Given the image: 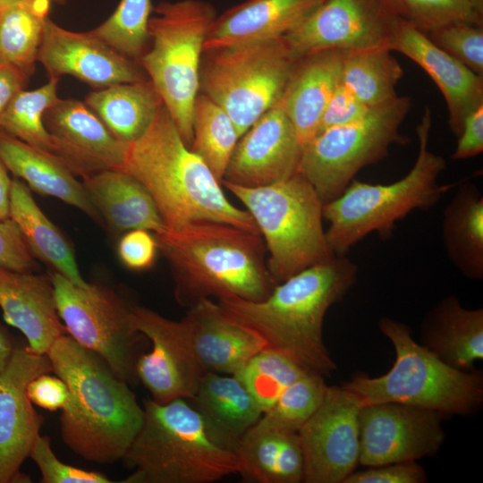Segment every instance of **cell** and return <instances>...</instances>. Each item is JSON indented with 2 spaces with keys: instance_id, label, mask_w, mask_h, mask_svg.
<instances>
[{
  "instance_id": "29",
  "label": "cell",
  "mask_w": 483,
  "mask_h": 483,
  "mask_svg": "<svg viewBox=\"0 0 483 483\" xmlns=\"http://www.w3.org/2000/svg\"><path fill=\"white\" fill-rule=\"evenodd\" d=\"M238 454L244 479L258 483H300L304 457L298 432L255 424L240 439Z\"/></svg>"
},
{
  "instance_id": "55",
  "label": "cell",
  "mask_w": 483,
  "mask_h": 483,
  "mask_svg": "<svg viewBox=\"0 0 483 483\" xmlns=\"http://www.w3.org/2000/svg\"><path fill=\"white\" fill-rule=\"evenodd\" d=\"M51 3H55V4H66L69 0H49Z\"/></svg>"
},
{
  "instance_id": "9",
  "label": "cell",
  "mask_w": 483,
  "mask_h": 483,
  "mask_svg": "<svg viewBox=\"0 0 483 483\" xmlns=\"http://www.w3.org/2000/svg\"><path fill=\"white\" fill-rule=\"evenodd\" d=\"M154 10L148 21L150 47L137 63L191 148L201 56L216 12L202 0L163 1Z\"/></svg>"
},
{
  "instance_id": "32",
  "label": "cell",
  "mask_w": 483,
  "mask_h": 483,
  "mask_svg": "<svg viewBox=\"0 0 483 483\" xmlns=\"http://www.w3.org/2000/svg\"><path fill=\"white\" fill-rule=\"evenodd\" d=\"M84 103L118 140L131 143L148 128L163 101L149 80L97 89Z\"/></svg>"
},
{
  "instance_id": "19",
  "label": "cell",
  "mask_w": 483,
  "mask_h": 483,
  "mask_svg": "<svg viewBox=\"0 0 483 483\" xmlns=\"http://www.w3.org/2000/svg\"><path fill=\"white\" fill-rule=\"evenodd\" d=\"M53 154L83 179L122 170L129 143L116 139L84 102L58 99L44 114Z\"/></svg>"
},
{
  "instance_id": "10",
  "label": "cell",
  "mask_w": 483,
  "mask_h": 483,
  "mask_svg": "<svg viewBox=\"0 0 483 483\" xmlns=\"http://www.w3.org/2000/svg\"><path fill=\"white\" fill-rule=\"evenodd\" d=\"M203 55L199 90L227 113L240 137L278 103L297 61L283 38L233 45Z\"/></svg>"
},
{
  "instance_id": "34",
  "label": "cell",
  "mask_w": 483,
  "mask_h": 483,
  "mask_svg": "<svg viewBox=\"0 0 483 483\" xmlns=\"http://www.w3.org/2000/svg\"><path fill=\"white\" fill-rule=\"evenodd\" d=\"M49 0H22L0 8V62L27 76L35 70Z\"/></svg>"
},
{
  "instance_id": "52",
  "label": "cell",
  "mask_w": 483,
  "mask_h": 483,
  "mask_svg": "<svg viewBox=\"0 0 483 483\" xmlns=\"http://www.w3.org/2000/svg\"><path fill=\"white\" fill-rule=\"evenodd\" d=\"M14 349L10 335L0 324V373L8 364Z\"/></svg>"
},
{
  "instance_id": "53",
  "label": "cell",
  "mask_w": 483,
  "mask_h": 483,
  "mask_svg": "<svg viewBox=\"0 0 483 483\" xmlns=\"http://www.w3.org/2000/svg\"><path fill=\"white\" fill-rule=\"evenodd\" d=\"M475 12L483 17V0H469Z\"/></svg>"
},
{
  "instance_id": "18",
  "label": "cell",
  "mask_w": 483,
  "mask_h": 483,
  "mask_svg": "<svg viewBox=\"0 0 483 483\" xmlns=\"http://www.w3.org/2000/svg\"><path fill=\"white\" fill-rule=\"evenodd\" d=\"M302 148L276 104L239 138L222 182L260 187L288 179L299 173Z\"/></svg>"
},
{
  "instance_id": "54",
  "label": "cell",
  "mask_w": 483,
  "mask_h": 483,
  "mask_svg": "<svg viewBox=\"0 0 483 483\" xmlns=\"http://www.w3.org/2000/svg\"><path fill=\"white\" fill-rule=\"evenodd\" d=\"M22 0H0V8Z\"/></svg>"
},
{
  "instance_id": "41",
  "label": "cell",
  "mask_w": 483,
  "mask_h": 483,
  "mask_svg": "<svg viewBox=\"0 0 483 483\" xmlns=\"http://www.w3.org/2000/svg\"><path fill=\"white\" fill-rule=\"evenodd\" d=\"M425 33L437 47L483 76V24L457 21Z\"/></svg>"
},
{
  "instance_id": "25",
  "label": "cell",
  "mask_w": 483,
  "mask_h": 483,
  "mask_svg": "<svg viewBox=\"0 0 483 483\" xmlns=\"http://www.w3.org/2000/svg\"><path fill=\"white\" fill-rule=\"evenodd\" d=\"M325 0H247L215 19L204 52L283 38L304 22Z\"/></svg>"
},
{
  "instance_id": "35",
  "label": "cell",
  "mask_w": 483,
  "mask_h": 483,
  "mask_svg": "<svg viewBox=\"0 0 483 483\" xmlns=\"http://www.w3.org/2000/svg\"><path fill=\"white\" fill-rule=\"evenodd\" d=\"M386 47L344 51L342 83L369 107L394 98L403 70Z\"/></svg>"
},
{
  "instance_id": "21",
  "label": "cell",
  "mask_w": 483,
  "mask_h": 483,
  "mask_svg": "<svg viewBox=\"0 0 483 483\" xmlns=\"http://www.w3.org/2000/svg\"><path fill=\"white\" fill-rule=\"evenodd\" d=\"M419 64L441 91L448 109V125L459 136L465 119L483 106V76L437 47L408 19H402L389 44Z\"/></svg>"
},
{
  "instance_id": "8",
  "label": "cell",
  "mask_w": 483,
  "mask_h": 483,
  "mask_svg": "<svg viewBox=\"0 0 483 483\" xmlns=\"http://www.w3.org/2000/svg\"><path fill=\"white\" fill-rule=\"evenodd\" d=\"M252 216L268 251L276 284L335 255L323 228L324 203L300 174L260 187L222 182Z\"/></svg>"
},
{
  "instance_id": "44",
  "label": "cell",
  "mask_w": 483,
  "mask_h": 483,
  "mask_svg": "<svg viewBox=\"0 0 483 483\" xmlns=\"http://www.w3.org/2000/svg\"><path fill=\"white\" fill-rule=\"evenodd\" d=\"M0 266L16 271L31 272L37 263L16 223L0 220Z\"/></svg>"
},
{
  "instance_id": "12",
  "label": "cell",
  "mask_w": 483,
  "mask_h": 483,
  "mask_svg": "<svg viewBox=\"0 0 483 483\" xmlns=\"http://www.w3.org/2000/svg\"><path fill=\"white\" fill-rule=\"evenodd\" d=\"M58 316L67 334L103 359L114 374L131 385L141 334L131 324V308L114 290L101 284L79 286L63 275H50Z\"/></svg>"
},
{
  "instance_id": "48",
  "label": "cell",
  "mask_w": 483,
  "mask_h": 483,
  "mask_svg": "<svg viewBox=\"0 0 483 483\" xmlns=\"http://www.w3.org/2000/svg\"><path fill=\"white\" fill-rule=\"evenodd\" d=\"M27 394L32 403L48 411L64 410L72 400V394L65 382L58 376L44 373L27 386Z\"/></svg>"
},
{
  "instance_id": "36",
  "label": "cell",
  "mask_w": 483,
  "mask_h": 483,
  "mask_svg": "<svg viewBox=\"0 0 483 483\" xmlns=\"http://www.w3.org/2000/svg\"><path fill=\"white\" fill-rule=\"evenodd\" d=\"M192 132L191 150L222 182L240 136L227 113L201 92L194 102Z\"/></svg>"
},
{
  "instance_id": "40",
  "label": "cell",
  "mask_w": 483,
  "mask_h": 483,
  "mask_svg": "<svg viewBox=\"0 0 483 483\" xmlns=\"http://www.w3.org/2000/svg\"><path fill=\"white\" fill-rule=\"evenodd\" d=\"M327 386L322 375L304 372L284 390L275 404L262 414L256 424L298 432L321 403Z\"/></svg>"
},
{
  "instance_id": "24",
  "label": "cell",
  "mask_w": 483,
  "mask_h": 483,
  "mask_svg": "<svg viewBox=\"0 0 483 483\" xmlns=\"http://www.w3.org/2000/svg\"><path fill=\"white\" fill-rule=\"evenodd\" d=\"M344 51L326 49L297 59L278 101L302 147L318 132L323 113L342 80Z\"/></svg>"
},
{
  "instance_id": "20",
  "label": "cell",
  "mask_w": 483,
  "mask_h": 483,
  "mask_svg": "<svg viewBox=\"0 0 483 483\" xmlns=\"http://www.w3.org/2000/svg\"><path fill=\"white\" fill-rule=\"evenodd\" d=\"M38 61L49 78L71 75L97 89L148 80L137 62L118 53L89 31L68 30L49 18Z\"/></svg>"
},
{
  "instance_id": "13",
  "label": "cell",
  "mask_w": 483,
  "mask_h": 483,
  "mask_svg": "<svg viewBox=\"0 0 483 483\" xmlns=\"http://www.w3.org/2000/svg\"><path fill=\"white\" fill-rule=\"evenodd\" d=\"M404 18L402 0H325L283 38L295 59L326 49H389Z\"/></svg>"
},
{
  "instance_id": "17",
  "label": "cell",
  "mask_w": 483,
  "mask_h": 483,
  "mask_svg": "<svg viewBox=\"0 0 483 483\" xmlns=\"http://www.w3.org/2000/svg\"><path fill=\"white\" fill-rule=\"evenodd\" d=\"M50 372L47 353L25 346L14 349L0 373V483L30 482L21 466L40 435L43 418L34 409L27 386L38 376Z\"/></svg>"
},
{
  "instance_id": "27",
  "label": "cell",
  "mask_w": 483,
  "mask_h": 483,
  "mask_svg": "<svg viewBox=\"0 0 483 483\" xmlns=\"http://www.w3.org/2000/svg\"><path fill=\"white\" fill-rule=\"evenodd\" d=\"M0 158L16 178L30 190L77 208L92 219H102L82 182L55 155L29 145L0 129Z\"/></svg>"
},
{
  "instance_id": "26",
  "label": "cell",
  "mask_w": 483,
  "mask_h": 483,
  "mask_svg": "<svg viewBox=\"0 0 483 483\" xmlns=\"http://www.w3.org/2000/svg\"><path fill=\"white\" fill-rule=\"evenodd\" d=\"M419 344L455 369H474L483 359V309H467L454 295L445 297L423 318Z\"/></svg>"
},
{
  "instance_id": "42",
  "label": "cell",
  "mask_w": 483,
  "mask_h": 483,
  "mask_svg": "<svg viewBox=\"0 0 483 483\" xmlns=\"http://www.w3.org/2000/svg\"><path fill=\"white\" fill-rule=\"evenodd\" d=\"M407 19L428 32L444 24L465 21L483 24L469 0H402Z\"/></svg>"
},
{
  "instance_id": "15",
  "label": "cell",
  "mask_w": 483,
  "mask_h": 483,
  "mask_svg": "<svg viewBox=\"0 0 483 483\" xmlns=\"http://www.w3.org/2000/svg\"><path fill=\"white\" fill-rule=\"evenodd\" d=\"M438 411L397 402L362 404L359 463L373 467L435 454L445 442Z\"/></svg>"
},
{
  "instance_id": "6",
  "label": "cell",
  "mask_w": 483,
  "mask_h": 483,
  "mask_svg": "<svg viewBox=\"0 0 483 483\" xmlns=\"http://www.w3.org/2000/svg\"><path fill=\"white\" fill-rule=\"evenodd\" d=\"M431 127V110L426 107L416 129L417 158L402 179L387 184L353 179L337 198L324 204L323 217L329 223L326 235L335 255H345L373 232L387 237L396 222L413 210L432 208L454 186L437 182L446 163L429 149Z\"/></svg>"
},
{
  "instance_id": "5",
  "label": "cell",
  "mask_w": 483,
  "mask_h": 483,
  "mask_svg": "<svg viewBox=\"0 0 483 483\" xmlns=\"http://www.w3.org/2000/svg\"><path fill=\"white\" fill-rule=\"evenodd\" d=\"M141 427L122 461L124 483H209L240 474L238 444L178 398L143 401Z\"/></svg>"
},
{
  "instance_id": "14",
  "label": "cell",
  "mask_w": 483,
  "mask_h": 483,
  "mask_svg": "<svg viewBox=\"0 0 483 483\" xmlns=\"http://www.w3.org/2000/svg\"><path fill=\"white\" fill-rule=\"evenodd\" d=\"M362 403L343 386H327L323 400L298 431L306 483H343L360 457Z\"/></svg>"
},
{
  "instance_id": "38",
  "label": "cell",
  "mask_w": 483,
  "mask_h": 483,
  "mask_svg": "<svg viewBox=\"0 0 483 483\" xmlns=\"http://www.w3.org/2000/svg\"><path fill=\"white\" fill-rule=\"evenodd\" d=\"M306 371L281 353L264 348L233 375L264 413L275 404L284 390Z\"/></svg>"
},
{
  "instance_id": "46",
  "label": "cell",
  "mask_w": 483,
  "mask_h": 483,
  "mask_svg": "<svg viewBox=\"0 0 483 483\" xmlns=\"http://www.w3.org/2000/svg\"><path fill=\"white\" fill-rule=\"evenodd\" d=\"M426 472L416 461L387 463L353 471L343 483H422Z\"/></svg>"
},
{
  "instance_id": "33",
  "label": "cell",
  "mask_w": 483,
  "mask_h": 483,
  "mask_svg": "<svg viewBox=\"0 0 483 483\" xmlns=\"http://www.w3.org/2000/svg\"><path fill=\"white\" fill-rule=\"evenodd\" d=\"M191 400L216 430L237 443L263 414L234 375L205 372Z\"/></svg>"
},
{
  "instance_id": "28",
  "label": "cell",
  "mask_w": 483,
  "mask_h": 483,
  "mask_svg": "<svg viewBox=\"0 0 483 483\" xmlns=\"http://www.w3.org/2000/svg\"><path fill=\"white\" fill-rule=\"evenodd\" d=\"M102 222L116 233L145 229L163 233L166 226L146 188L121 170H106L82 182Z\"/></svg>"
},
{
  "instance_id": "51",
  "label": "cell",
  "mask_w": 483,
  "mask_h": 483,
  "mask_svg": "<svg viewBox=\"0 0 483 483\" xmlns=\"http://www.w3.org/2000/svg\"><path fill=\"white\" fill-rule=\"evenodd\" d=\"M12 180L8 169L0 158V220L10 218V192Z\"/></svg>"
},
{
  "instance_id": "2",
  "label": "cell",
  "mask_w": 483,
  "mask_h": 483,
  "mask_svg": "<svg viewBox=\"0 0 483 483\" xmlns=\"http://www.w3.org/2000/svg\"><path fill=\"white\" fill-rule=\"evenodd\" d=\"M47 355L52 372L72 394L60 417L64 443L89 462L110 464L122 460L144 416L129 384L68 334L59 336Z\"/></svg>"
},
{
  "instance_id": "30",
  "label": "cell",
  "mask_w": 483,
  "mask_h": 483,
  "mask_svg": "<svg viewBox=\"0 0 483 483\" xmlns=\"http://www.w3.org/2000/svg\"><path fill=\"white\" fill-rule=\"evenodd\" d=\"M442 242L451 263L467 279L483 278V195L462 183L443 211Z\"/></svg>"
},
{
  "instance_id": "16",
  "label": "cell",
  "mask_w": 483,
  "mask_h": 483,
  "mask_svg": "<svg viewBox=\"0 0 483 483\" xmlns=\"http://www.w3.org/2000/svg\"><path fill=\"white\" fill-rule=\"evenodd\" d=\"M131 324L146 336L152 349L139 356L136 376L155 402L191 400L205 373L200 367L181 320L166 318L142 306H131Z\"/></svg>"
},
{
  "instance_id": "7",
  "label": "cell",
  "mask_w": 483,
  "mask_h": 483,
  "mask_svg": "<svg viewBox=\"0 0 483 483\" xmlns=\"http://www.w3.org/2000/svg\"><path fill=\"white\" fill-rule=\"evenodd\" d=\"M381 333L395 352L392 368L384 375H357L343 384L362 404L397 402L438 411L469 416L483 403V375L475 369H455L432 354L411 335L406 324L384 317Z\"/></svg>"
},
{
  "instance_id": "22",
  "label": "cell",
  "mask_w": 483,
  "mask_h": 483,
  "mask_svg": "<svg viewBox=\"0 0 483 483\" xmlns=\"http://www.w3.org/2000/svg\"><path fill=\"white\" fill-rule=\"evenodd\" d=\"M181 322L204 372L233 375L267 348L258 333L237 321L210 298L189 307Z\"/></svg>"
},
{
  "instance_id": "49",
  "label": "cell",
  "mask_w": 483,
  "mask_h": 483,
  "mask_svg": "<svg viewBox=\"0 0 483 483\" xmlns=\"http://www.w3.org/2000/svg\"><path fill=\"white\" fill-rule=\"evenodd\" d=\"M483 150V106L465 119L452 159L476 157Z\"/></svg>"
},
{
  "instance_id": "1",
  "label": "cell",
  "mask_w": 483,
  "mask_h": 483,
  "mask_svg": "<svg viewBox=\"0 0 483 483\" xmlns=\"http://www.w3.org/2000/svg\"><path fill=\"white\" fill-rule=\"evenodd\" d=\"M357 265L344 255L309 267L276 284L264 300L219 299L237 321L258 333L267 348L303 369L329 376L336 369L323 339L329 308L355 284Z\"/></svg>"
},
{
  "instance_id": "11",
  "label": "cell",
  "mask_w": 483,
  "mask_h": 483,
  "mask_svg": "<svg viewBox=\"0 0 483 483\" xmlns=\"http://www.w3.org/2000/svg\"><path fill=\"white\" fill-rule=\"evenodd\" d=\"M411 105L409 97L396 96L354 122L319 131L303 146L299 173L324 204L337 198L363 167L384 159L392 145L408 142L400 127Z\"/></svg>"
},
{
  "instance_id": "45",
  "label": "cell",
  "mask_w": 483,
  "mask_h": 483,
  "mask_svg": "<svg viewBox=\"0 0 483 483\" xmlns=\"http://www.w3.org/2000/svg\"><path fill=\"white\" fill-rule=\"evenodd\" d=\"M117 249L121 261L135 271L151 267L158 250L155 235L145 229L128 231L122 236Z\"/></svg>"
},
{
  "instance_id": "3",
  "label": "cell",
  "mask_w": 483,
  "mask_h": 483,
  "mask_svg": "<svg viewBox=\"0 0 483 483\" xmlns=\"http://www.w3.org/2000/svg\"><path fill=\"white\" fill-rule=\"evenodd\" d=\"M121 171L146 188L168 229L213 221L259 233L250 213L227 199L222 182L186 145L164 105L146 131L129 143Z\"/></svg>"
},
{
  "instance_id": "4",
  "label": "cell",
  "mask_w": 483,
  "mask_h": 483,
  "mask_svg": "<svg viewBox=\"0 0 483 483\" xmlns=\"http://www.w3.org/2000/svg\"><path fill=\"white\" fill-rule=\"evenodd\" d=\"M154 235L169 263L176 301L183 307L210 297L262 301L276 285L260 233L197 221Z\"/></svg>"
},
{
  "instance_id": "50",
  "label": "cell",
  "mask_w": 483,
  "mask_h": 483,
  "mask_svg": "<svg viewBox=\"0 0 483 483\" xmlns=\"http://www.w3.org/2000/svg\"><path fill=\"white\" fill-rule=\"evenodd\" d=\"M29 78L21 71L0 62V116L14 96L25 89Z\"/></svg>"
},
{
  "instance_id": "47",
  "label": "cell",
  "mask_w": 483,
  "mask_h": 483,
  "mask_svg": "<svg viewBox=\"0 0 483 483\" xmlns=\"http://www.w3.org/2000/svg\"><path fill=\"white\" fill-rule=\"evenodd\" d=\"M370 108L341 81L323 113L317 133L354 122L363 117Z\"/></svg>"
},
{
  "instance_id": "31",
  "label": "cell",
  "mask_w": 483,
  "mask_h": 483,
  "mask_svg": "<svg viewBox=\"0 0 483 483\" xmlns=\"http://www.w3.org/2000/svg\"><path fill=\"white\" fill-rule=\"evenodd\" d=\"M9 216L20 228L34 257L39 258L73 284L87 287L71 243L47 217L21 179L12 180Z\"/></svg>"
},
{
  "instance_id": "37",
  "label": "cell",
  "mask_w": 483,
  "mask_h": 483,
  "mask_svg": "<svg viewBox=\"0 0 483 483\" xmlns=\"http://www.w3.org/2000/svg\"><path fill=\"white\" fill-rule=\"evenodd\" d=\"M59 79L50 77L47 83L33 90L17 93L0 116V129L20 140L53 154V141L43 117L58 99Z\"/></svg>"
},
{
  "instance_id": "43",
  "label": "cell",
  "mask_w": 483,
  "mask_h": 483,
  "mask_svg": "<svg viewBox=\"0 0 483 483\" xmlns=\"http://www.w3.org/2000/svg\"><path fill=\"white\" fill-rule=\"evenodd\" d=\"M29 457L36 463L41 473L42 483H110L106 475L86 470L61 462L51 448L46 436H38Z\"/></svg>"
},
{
  "instance_id": "39",
  "label": "cell",
  "mask_w": 483,
  "mask_h": 483,
  "mask_svg": "<svg viewBox=\"0 0 483 483\" xmlns=\"http://www.w3.org/2000/svg\"><path fill=\"white\" fill-rule=\"evenodd\" d=\"M151 0H121L114 13L89 32L129 59L138 62L149 42Z\"/></svg>"
},
{
  "instance_id": "23",
  "label": "cell",
  "mask_w": 483,
  "mask_h": 483,
  "mask_svg": "<svg viewBox=\"0 0 483 483\" xmlns=\"http://www.w3.org/2000/svg\"><path fill=\"white\" fill-rule=\"evenodd\" d=\"M0 308L5 322L26 337L27 347L46 354L67 334L55 306L50 275L0 266Z\"/></svg>"
}]
</instances>
